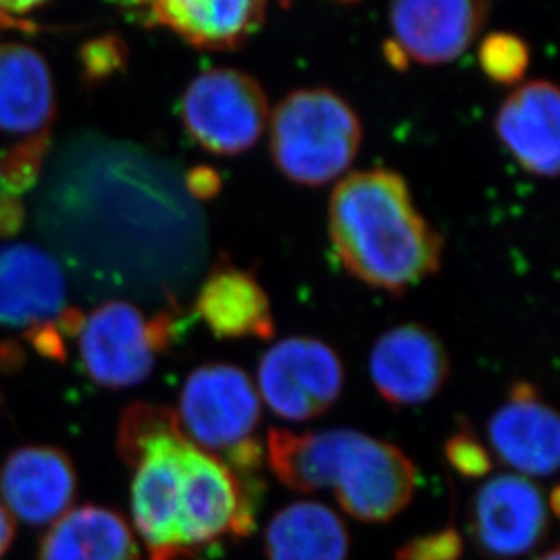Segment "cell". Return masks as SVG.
I'll use <instances>...</instances> for the list:
<instances>
[{
	"label": "cell",
	"mask_w": 560,
	"mask_h": 560,
	"mask_svg": "<svg viewBox=\"0 0 560 560\" xmlns=\"http://www.w3.org/2000/svg\"><path fill=\"white\" fill-rule=\"evenodd\" d=\"M328 234L350 275L396 296L438 275L443 261V236L419 212L407 180L383 167L339 182Z\"/></svg>",
	"instance_id": "obj_1"
},
{
	"label": "cell",
	"mask_w": 560,
	"mask_h": 560,
	"mask_svg": "<svg viewBox=\"0 0 560 560\" xmlns=\"http://www.w3.org/2000/svg\"><path fill=\"white\" fill-rule=\"evenodd\" d=\"M267 457L275 476L298 492L332 488L339 506L363 523H386L412 501L418 471L394 444L358 430L294 434L272 429Z\"/></svg>",
	"instance_id": "obj_2"
},
{
	"label": "cell",
	"mask_w": 560,
	"mask_h": 560,
	"mask_svg": "<svg viewBox=\"0 0 560 560\" xmlns=\"http://www.w3.org/2000/svg\"><path fill=\"white\" fill-rule=\"evenodd\" d=\"M190 441L175 410L132 402L118 427V454L135 468L132 518L148 546L149 560H192L178 546L176 523L182 465Z\"/></svg>",
	"instance_id": "obj_3"
},
{
	"label": "cell",
	"mask_w": 560,
	"mask_h": 560,
	"mask_svg": "<svg viewBox=\"0 0 560 560\" xmlns=\"http://www.w3.org/2000/svg\"><path fill=\"white\" fill-rule=\"evenodd\" d=\"M269 120L276 167L300 186L319 187L339 178L363 142L354 107L325 88L292 91Z\"/></svg>",
	"instance_id": "obj_4"
},
{
	"label": "cell",
	"mask_w": 560,
	"mask_h": 560,
	"mask_svg": "<svg viewBox=\"0 0 560 560\" xmlns=\"http://www.w3.org/2000/svg\"><path fill=\"white\" fill-rule=\"evenodd\" d=\"M264 85L245 71L212 68L198 74L182 101V120L201 148L242 154L256 145L269 124Z\"/></svg>",
	"instance_id": "obj_5"
},
{
	"label": "cell",
	"mask_w": 560,
	"mask_h": 560,
	"mask_svg": "<svg viewBox=\"0 0 560 560\" xmlns=\"http://www.w3.org/2000/svg\"><path fill=\"white\" fill-rule=\"evenodd\" d=\"M176 416L190 443L225 460L254 439L261 419V401L242 369L207 363L190 372L184 383Z\"/></svg>",
	"instance_id": "obj_6"
},
{
	"label": "cell",
	"mask_w": 560,
	"mask_h": 560,
	"mask_svg": "<svg viewBox=\"0 0 560 560\" xmlns=\"http://www.w3.org/2000/svg\"><path fill=\"white\" fill-rule=\"evenodd\" d=\"M343 383L341 358L319 339H281L259 361L258 394L287 421H308L327 412Z\"/></svg>",
	"instance_id": "obj_7"
},
{
	"label": "cell",
	"mask_w": 560,
	"mask_h": 560,
	"mask_svg": "<svg viewBox=\"0 0 560 560\" xmlns=\"http://www.w3.org/2000/svg\"><path fill=\"white\" fill-rule=\"evenodd\" d=\"M369 366L375 390L394 407H416L434 399L452 369L443 341L421 323H402L381 334Z\"/></svg>",
	"instance_id": "obj_8"
},
{
	"label": "cell",
	"mask_w": 560,
	"mask_h": 560,
	"mask_svg": "<svg viewBox=\"0 0 560 560\" xmlns=\"http://www.w3.org/2000/svg\"><path fill=\"white\" fill-rule=\"evenodd\" d=\"M471 535L493 557H521L539 546L548 529V506L539 488L518 476H498L471 502Z\"/></svg>",
	"instance_id": "obj_9"
},
{
	"label": "cell",
	"mask_w": 560,
	"mask_h": 560,
	"mask_svg": "<svg viewBox=\"0 0 560 560\" xmlns=\"http://www.w3.org/2000/svg\"><path fill=\"white\" fill-rule=\"evenodd\" d=\"M80 354L91 380L107 388H127L148 380L154 369L142 312L126 302L96 308L80 332Z\"/></svg>",
	"instance_id": "obj_10"
},
{
	"label": "cell",
	"mask_w": 560,
	"mask_h": 560,
	"mask_svg": "<svg viewBox=\"0 0 560 560\" xmlns=\"http://www.w3.org/2000/svg\"><path fill=\"white\" fill-rule=\"evenodd\" d=\"M488 13L482 0H402L390 5L392 32L408 60L448 63L470 48Z\"/></svg>",
	"instance_id": "obj_11"
},
{
	"label": "cell",
	"mask_w": 560,
	"mask_h": 560,
	"mask_svg": "<svg viewBox=\"0 0 560 560\" xmlns=\"http://www.w3.org/2000/svg\"><path fill=\"white\" fill-rule=\"evenodd\" d=\"M488 438L499 459L523 474L551 476L559 466V416L528 381L513 383L488 423Z\"/></svg>",
	"instance_id": "obj_12"
},
{
	"label": "cell",
	"mask_w": 560,
	"mask_h": 560,
	"mask_svg": "<svg viewBox=\"0 0 560 560\" xmlns=\"http://www.w3.org/2000/svg\"><path fill=\"white\" fill-rule=\"evenodd\" d=\"M77 495V471L55 446H22L0 466V498L32 526L59 521Z\"/></svg>",
	"instance_id": "obj_13"
},
{
	"label": "cell",
	"mask_w": 560,
	"mask_h": 560,
	"mask_svg": "<svg viewBox=\"0 0 560 560\" xmlns=\"http://www.w3.org/2000/svg\"><path fill=\"white\" fill-rule=\"evenodd\" d=\"M495 132L523 170L556 178L560 164V95L550 80L526 82L499 107Z\"/></svg>",
	"instance_id": "obj_14"
},
{
	"label": "cell",
	"mask_w": 560,
	"mask_h": 560,
	"mask_svg": "<svg viewBox=\"0 0 560 560\" xmlns=\"http://www.w3.org/2000/svg\"><path fill=\"white\" fill-rule=\"evenodd\" d=\"M148 26L167 27L203 51L244 48L264 27V0H159L137 5Z\"/></svg>",
	"instance_id": "obj_15"
},
{
	"label": "cell",
	"mask_w": 560,
	"mask_h": 560,
	"mask_svg": "<svg viewBox=\"0 0 560 560\" xmlns=\"http://www.w3.org/2000/svg\"><path fill=\"white\" fill-rule=\"evenodd\" d=\"M66 302L60 265L32 244L0 247V325L30 327L59 316Z\"/></svg>",
	"instance_id": "obj_16"
},
{
	"label": "cell",
	"mask_w": 560,
	"mask_h": 560,
	"mask_svg": "<svg viewBox=\"0 0 560 560\" xmlns=\"http://www.w3.org/2000/svg\"><path fill=\"white\" fill-rule=\"evenodd\" d=\"M196 312L217 338L270 339L276 332L275 316L264 287L247 270L229 261L218 264L203 281Z\"/></svg>",
	"instance_id": "obj_17"
},
{
	"label": "cell",
	"mask_w": 560,
	"mask_h": 560,
	"mask_svg": "<svg viewBox=\"0 0 560 560\" xmlns=\"http://www.w3.org/2000/svg\"><path fill=\"white\" fill-rule=\"evenodd\" d=\"M55 117L48 62L26 44H0V131H46Z\"/></svg>",
	"instance_id": "obj_18"
},
{
	"label": "cell",
	"mask_w": 560,
	"mask_h": 560,
	"mask_svg": "<svg viewBox=\"0 0 560 560\" xmlns=\"http://www.w3.org/2000/svg\"><path fill=\"white\" fill-rule=\"evenodd\" d=\"M137 540L122 513L109 508H74L44 535L38 560H138Z\"/></svg>",
	"instance_id": "obj_19"
},
{
	"label": "cell",
	"mask_w": 560,
	"mask_h": 560,
	"mask_svg": "<svg viewBox=\"0 0 560 560\" xmlns=\"http://www.w3.org/2000/svg\"><path fill=\"white\" fill-rule=\"evenodd\" d=\"M265 556L269 560H347L349 532L330 508L294 502L270 521Z\"/></svg>",
	"instance_id": "obj_20"
},
{
	"label": "cell",
	"mask_w": 560,
	"mask_h": 560,
	"mask_svg": "<svg viewBox=\"0 0 560 560\" xmlns=\"http://www.w3.org/2000/svg\"><path fill=\"white\" fill-rule=\"evenodd\" d=\"M532 62V51L523 37L515 33H490L479 46V63L488 79L502 85H513L524 79Z\"/></svg>",
	"instance_id": "obj_21"
},
{
	"label": "cell",
	"mask_w": 560,
	"mask_h": 560,
	"mask_svg": "<svg viewBox=\"0 0 560 560\" xmlns=\"http://www.w3.org/2000/svg\"><path fill=\"white\" fill-rule=\"evenodd\" d=\"M51 145V132H35L11 148L0 160V184L4 192L21 196L33 189L43 171L46 154Z\"/></svg>",
	"instance_id": "obj_22"
},
{
	"label": "cell",
	"mask_w": 560,
	"mask_h": 560,
	"mask_svg": "<svg viewBox=\"0 0 560 560\" xmlns=\"http://www.w3.org/2000/svg\"><path fill=\"white\" fill-rule=\"evenodd\" d=\"M129 60L126 40L115 33L91 38L79 49L80 74L88 85H98L124 73Z\"/></svg>",
	"instance_id": "obj_23"
},
{
	"label": "cell",
	"mask_w": 560,
	"mask_h": 560,
	"mask_svg": "<svg viewBox=\"0 0 560 560\" xmlns=\"http://www.w3.org/2000/svg\"><path fill=\"white\" fill-rule=\"evenodd\" d=\"M444 455L452 468L466 479H482L492 471V457L465 423L444 444Z\"/></svg>",
	"instance_id": "obj_24"
},
{
	"label": "cell",
	"mask_w": 560,
	"mask_h": 560,
	"mask_svg": "<svg viewBox=\"0 0 560 560\" xmlns=\"http://www.w3.org/2000/svg\"><path fill=\"white\" fill-rule=\"evenodd\" d=\"M463 550L459 532L448 528L410 540L397 550L396 560H459Z\"/></svg>",
	"instance_id": "obj_25"
},
{
	"label": "cell",
	"mask_w": 560,
	"mask_h": 560,
	"mask_svg": "<svg viewBox=\"0 0 560 560\" xmlns=\"http://www.w3.org/2000/svg\"><path fill=\"white\" fill-rule=\"evenodd\" d=\"M24 338L30 341L33 349L37 350L38 354L48 358V360L63 363L68 358L66 341H63V336L55 323L43 322L30 325V327H26Z\"/></svg>",
	"instance_id": "obj_26"
},
{
	"label": "cell",
	"mask_w": 560,
	"mask_h": 560,
	"mask_svg": "<svg viewBox=\"0 0 560 560\" xmlns=\"http://www.w3.org/2000/svg\"><path fill=\"white\" fill-rule=\"evenodd\" d=\"M46 5V2H0V35L5 32H43V26L33 21L32 15Z\"/></svg>",
	"instance_id": "obj_27"
},
{
	"label": "cell",
	"mask_w": 560,
	"mask_h": 560,
	"mask_svg": "<svg viewBox=\"0 0 560 560\" xmlns=\"http://www.w3.org/2000/svg\"><path fill=\"white\" fill-rule=\"evenodd\" d=\"M186 187L196 200L209 201L222 190V176L209 165H196L187 171Z\"/></svg>",
	"instance_id": "obj_28"
},
{
	"label": "cell",
	"mask_w": 560,
	"mask_h": 560,
	"mask_svg": "<svg viewBox=\"0 0 560 560\" xmlns=\"http://www.w3.org/2000/svg\"><path fill=\"white\" fill-rule=\"evenodd\" d=\"M24 203L19 196L0 192V238L15 236L24 225Z\"/></svg>",
	"instance_id": "obj_29"
},
{
	"label": "cell",
	"mask_w": 560,
	"mask_h": 560,
	"mask_svg": "<svg viewBox=\"0 0 560 560\" xmlns=\"http://www.w3.org/2000/svg\"><path fill=\"white\" fill-rule=\"evenodd\" d=\"M84 325V312L79 311V308L68 307L62 308V311L59 312L57 328H59L62 336H79V334L82 332Z\"/></svg>",
	"instance_id": "obj_30"
},
{
	"label": "cell",
	"mask_w": 560,
	"mask_h": 560,
	"mask_svg": "<svg viewBox=\"0 0 560 560\" xmlns=\"http://www.w3.org/2000/svg\"><path fill=\"white\" fill-rule=\"evenodd\" d=\"M24 363V350L16 341L0 343V369L5 372L15 371Z\"/></svg>",
	"instance_id": "obj_31"
},
{
	"label": "cell",
	"mask_w": 560,
	"mask_h": 560,
	"mask_svg": "<svg viewBox=\"0 0 560 560\" xmlns=\"http://www.w3.org/2000/svg\"><path fill=\"white\" fill-rule=\"evenodd\" d=\"M13 539H15V523L8 510L0 504V557L10 550Z\"/></svg>",
	"instance_id": "obj_32"
},
{
	"label": "cell",
	"mask_w": 560,
	"mask_h": 560,
	"mask_svg": "<svg viewBox=\"0 0 560 560\" xmlns=\"http://www.w3.org/2000/svg\"><path fill=\"white\" fill-rule=\"evenodd\" d=\"M383 51H385V59L388 60V62H390L394 68L401 69V71H405V69L408 68V62H410V60H408L405 51L399 48V44H397L396 40L385 43V46H383Z\"/></svg>",
	"instance_id": "obj_33"
},
{
	"label": "cell",
	"mask_w": 560,
	"mask_h": 560,
	"mask_svg": "<svg viewBox=\"0 0 560 560\" xmlns=\"http://www.w3.org/2000/svg\"><path fill=\"white\" fill-rule=\"evenodd\" d=\"M559 498H560L559 488H553V490H551V495H550V508H551V512L556 513V515H559Z\"/></svg>",
	"instance_id": "obj_34"
},
{
	"label": "cell",
	"mask_w": 560,
	"mask_h": 560,
	"mask_svg": "<svg viewBox=\"0 0 560 560\" xmlns=\"http://www.w3.org/2000/svg\"><path fill=\"white\" fill-rule=\"evenodd\" d=\"M539 560H559V550H551L550 553H546L545 557H540Z\"/></svg>",
	"instance_id": "obj_35"
}]
</instances>
